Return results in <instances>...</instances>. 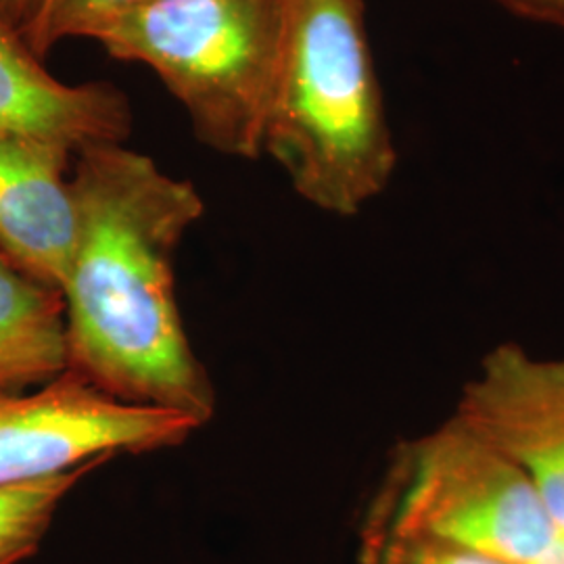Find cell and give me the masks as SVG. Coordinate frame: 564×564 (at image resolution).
I'll return each mask as SVG.
<instances>
[{
  "instance_id": "6da1fadb",
  "label": "cell",
  "mask_w": 564,
  "mask_h": 564,
  "mask_svg": "<svg viewBox=\"0 0 564 564\" xmlns=\"http://www.w3.org/2000/svg\"><path fill=\"white\" fill-rule=\"evenodd\" d=\"M72 193L67 368L120 402L209 423L216 391L186 339L174 270L202 195L121 144L78 151Z\"/></svg>"
},
{
  "instance_id": "7a4b0ae2",
  "label": "cell",
  "mask_w": 564,
  "mask_h": 564,
  "mask_svg": "<svg viewBox=\"0 0 564 564\" xmlns=\"http://www.w3.org/2000/svg\"><path fill=\"white\" fill-rule=\"evenodd\" d=\"M262 153L297 195L356 216L389 186L398 149L366 36L364 0H286Z\"/></svg>"
},
{
  "instance_id": "3957f363",
  "label": "cell",
  "mask_w": 564,
  "mask_h": 564,
  "mask_svg": "<svg viewBox=\"0 0 564 564\" xmlns=\"http://www.w3.org/2000/svg\"><path fill=\"white\" fill-rule=\"evenodd\" d=\"M284 28L286 0H151L97 41L116 59L149 65L205 147L258 160Z\"/></svg>"
},
{
  "instance_id": "277c9868",
  "label": "cell",
  "mask_w": 564,
  "mask_h": 564,
  "mask_svg": "<svg viewBox=\"0 0 564 564\" xmlns=\"http://www.w3.org/2000/svg\"><path fill=\"white\" fill-rule=\"evenodd\" d=\"M556 533L523 473L452 416L391 454L364 519L362 550L391 538H416L523 564Z\"/></svg>"
},
{
  "instance_id": "5b68a950",
  "label": "cell",
  "mask_w": 564,
  "mask_h": 564,
  "mask_svg": "<svg viewBox=\"0 0 564 564\" xmlns=\"http://www.w3.org/2000/svg\"><path fill=\"white\" fill-rule=\"evenodd\" d=\"M197 429L178 412L120 402L67 368L34 393L0 389V487L178 447Z\"/></svg>"
},
{
  "instance_id": "8992f818",
  "label": "cell",
  "mask_w": 564,
  "mask_h": 564,
  "mask_svg": "<svg viewBox=\"0 0 564 564\" xmlns=\"http://www.w3.org/2000/svg\"><path fill=\"white\" fill-rule=\"evenodd\" d=\"M454 416L523 473L564 533V358L498 345L464 384Z\"/></svg>"
},
{
  "instance_id": "52a82bcc",
  "label": "cell",
  "mask_w": 564,
  "mask_h": 564,
  "mask_svg": "<svg viewBox=\"0 0 564 564\" xmlns=\"http://www.w3.org/2000/svg\"><path fill=\"white\" fill-rule=\"evenodd\" d=\"M69 155L57 142L0 134V253L61 293L76 245Z\"/></svg>"
},
{
  "instance_id": "ba28073f",
  "label": "cell",
  "mask_w": 564,
  "mask_h": 564,
  "mask_svg": "<svg viewBox=\"0 0 564 564\" xmlns=\"http://www.w3.org/2000/svg\"><path fill=\"white\" fill-rule=\"evenodd\" d=\"M130 130L132 109L120 88L53 78L0 15V134L57 142L78 153L90 144H121Z\"/></svg>"
},
{
  "instance_id": "9c48e42d",
  "label": "cell",
  "mask_w": 564,
  "mask_h": 564,
  "mask_svg": "<svg viewBox=\"0 0 564 564\" xmlns=\"http://www.w3.org/2000/svg\"><path fill=\"white\" fill-rule=\"evenodd\" d=\"M67 366L63 293L0 253V389L51 383Z\"/></svg>"
},
{
  "instance_id": "30bf717a",
  "label": "cell",
  "mask_w": 564,
  "mask_h": 564,
  "mask_svg": "<svg viewBox=\"0 0 564 564\" xmlns=\"http://www.w3.org/2000/svg\"><path fill=\"white\" fill-rule=\"evenodd\" d=\"M101 464L0 487V564H20L36 554L65 496Z\"/></svg>"
},
{
  "instance_id": "8fae6325",
  "label": "cell",
  "mask_w": 564,
  "mask_h": 564,
  "mask_svg": "<svg viewBox=\"0 0 564 564\" xmlns=\"http://www.w3.org/2000/svg\"><path fill=\"white\" fill-rule=\"evenodd\" d=\"M151 0H39L21 39L36 57H44L65 39H99L102 32Z\"/></svg>"
},
{
  "instance_id": "7c38bea8",
  "label": "cell",
  "mask_w": 564,
  "mask_h": 564,
  "mask_svg": "<svg viewBox=\"0 0 564 564\" xmlns=\"http://www.w3.org/2000/svg\"><path fill=\"white\" fill-rule=\"evenodd\" d=\"M362 564H506L454 545L416 538H391L362 550Z\"/></svg>"
},
{
  "instance_id": "4fadbf2b",
  "label": "cell",
  "mask_w": 564,
  "mask_h": 564,
  "mask_svg": "<svg viewBox=\"0 0 564 564\" xmlns=\"http://www.w3.org/2000/svg\"><path fill=\"white\" fill-rule=\"evenodd\" d=\"M524 20L550 23L564 30V0H491Z\"/></svg>"
},
{
  "instance_id": "5bb4252c",
  "label": "cell",
  "mask_w": 564,
  "mask_h": 564,
  "mask_svg": "<svg viewBox=\"0 0 564 564\" xmlns=\"http://www.w3.org/2000/svg\"><path fill=\"white\" fill-rule=\"evenodd\" d=\"M39 0H0V15L9 21L18 32L30 20Z\"/></svg>"
},
{
  "instance_id": "9a60e30c",
  "label": "cell",
  "mask_w": 564,
  "mask_h": 564,
  "mask_svg": "<svg viewBox=\"0 0 564 564\" xmlns=\"http://www.w3.org/2000/svg\"><path fill=\"white\" fill-rule=\"evenodd\" d=\"M523 564H564V533L558 531L544 550Z\"/></svg>"
}]
</instances>
